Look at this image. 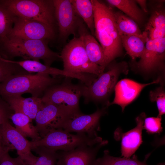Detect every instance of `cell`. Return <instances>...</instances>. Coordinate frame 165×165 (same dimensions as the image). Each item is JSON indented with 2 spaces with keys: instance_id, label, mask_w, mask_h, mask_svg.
<instances>
[{
  "instance_id": "obj_10",
  "label": "cell",
  "mask_w": 165,
  "mask_h": 165,
  "mask_svg": "<svg viewBox=\"0 0 165 165\" xmlns=\"http://www.w3.org/2000/svg\"><path fill=\"white\" fill-rule=\"evenodd\" d=\"M165 55V37L148 39L139 60L134 63L135 67L145 74L161 70L164 68Z\"/></svg>"
},
{
  "instance_id": "obj_27",
  "label": "cell",
  "mask_w": 165,
  "mask_h": 165,
  "mask_svg": "<svg viewBox=\"0 0 165 165\" xmlns=\"http://www.w3.org/2000/svg\"><path fill=\"white\" fill-rule=\"evenodd\" d=\"M119 35H141L142 32L138 25L120 11L114 13Z\"/></svg>"
},
{
  "instance_id": "obj_23",
  "label": "cell",
  "mask_w": 165,
  "mask_h": 165,
  "mask_svg": "<svg viewBox=\"0 0 165 165\" xmlns=\"http://www.w3.org/2000/svg\"><path fill=\"white\" fill-rule=\"evenodd\" d=\"M9 119L12 120L16 129L25 138H31L32 141L41 138L35 126L32 123L33 120L27 116L20 112H15Z\"/></svg>"
},
{
  "instance_id": "obj_1",
  "label": "cell",
  "mask_w": 165,
  "mask_h": 165,
  "mask_svg": "<svg viewBox=\"0 0 165 165\" xmlns=\"http://www.w3.org/2000/svg\"><path fill=\"white\" fill-rule=\"evenodd\" d=\"M91 1L94 12V36L103 48L107 67L122 55L121 38L112 8L99 1Z\"/></svg>"
},
{
  "instance_id": "obj_11",
  "label": "cell",
  "mask_w": 165,
  "mask_h": 165,
  "mask_svg": "<svg viewBox=\"0 0 165 165\" xmlns=\"http://www.w3.org/2000/svg\"><path fill=\"white\" fill-rule=\"evenodd\" d=\"M53 1L60 39L65 41L71 35L77 37L79 28L82 21L75 12L71 0Z\"/></svg>"
},
{
  "instance_id": "obj_12",
  "label": "cell",
  "mask_w": 165,
  "mask_h": 165,
  "mask_svg": "<svg viewBox=\"0 0 165 165\" xmlns=\"http://www.w3.org/2000/svg\"><path fill=\"white\" fill-rule=\"evenodd\" d=\"M1 130L4 147L10 150L16 149L18 156L27 165H34L37 157L31 153V141L12 125L9 120L1 125Z\"/></svg>"
},
{
  "instance_id": "obj_30",
  "label": "cell",
  "mask_w": 165,
  "mask_h": 165,
  "mask_svg": "<svg viewBox=\"0 0 165 165\" xmlns=\"http://www.w3.org/2000/svg\"><path fill=\"white\" fill-rule=\"evenodd\" d=\"M28 73L18 65L0 57V83L12 75Z\"/></svg>"
},
{
  "instance_id": "obj_2",
  "label": "cell",
  "mask_w": 165,
  "mask_h": 165,
  "mask_svg": "<svg viewBox=\"0 0 165 165\" xmlns=\"http://www.w3.org/2000/svg\"><path fill=\"white\" fill-rule=\"evenodd\" d=\"M61 80L41 73L12 75L0 83V96L4 98L28 93L32 97H39L48 88L58 84Z\"/></svg>"
},
{
  "instance_id": "obj_22",
  "label": "cell",
  "mask_w": 165,
  "mask_h": 165,
  "mask_svg": "<svg viewBox=\"0 0 165 165\" xmlns=\"http://www.w3.org/2000/svg\"><path fill=\"white\" fill-rule=\"evenodd\" d=\"M120 35L123 47L127 53L134 60L140 57L145 49V45L148 38L144 31L141 35Z\"/></svg>"
},
{
  "instance_id": "obj_29",
  "label": "cell",
  "mask_w": 165,
  "mask_h": 165,
  "mask_svg": "<svg viewBox=\"0 0 165 165\" xmlns=\"http://www.w3.org/2000/svg\"><path fill=\"white\" fill-rule=\"evenodd\" d=\"M31 150L39 155L34 165H56L58 156L56 151L42 146L33 148Z\"/></svg>"
},
{
  "instance_id": "obj_13",
  "label": "cell",
  "mask_w": 165,
  "mask_h": 165,
  "mask_svg": "<svg viewBox=\"0 0 165 165\" xmlns=\"http://www.w3.org/2000/svg\"><path fill=\"white\" fill-rule=\"evenodd\" d=\"M9 36L50 40L55 38V32L54 27L37 20L16 16L13 28L8 37Z\"/></svg>"
},
{
  "instance_id": "obj_31",
  "label": "cell",
  "mask_w": 165,
  "mask_h": 165,
  "mask_svg": "<svg viewBox=\"0 0 165 165\" xmlns=\"http://www.w3.org/2000/svg\"><path fill=\"white\" fill-rule=\"evenodd\" d=\"M151 102L156 101L158 110V117H161L165 113V92L164 87L160 86L149 93Z\"/></svg>"
},
{
  "instance_id": "obj_7",
  "label": "cell",
  "mask_w": 165,
  "mask_h": 165,
  "mask_svg": "<svg viewBox=\"0 0 165 165\" xmlns=\"http://www.w3.org/2000/svg\"><path fill=\"white\" fill-rule=\"evenodd\" d=\"M103 140L99 136L91 138L85 134H72L61 129H56L50 130L39 140L31 143V149L42 146L56 151H68L82 145H94Z\"/></svg>"
},
{
  "instance_id": "obj_5",
  "label": "cell",
  "mask_w": 165,
  "mask_h": 165,
  "mask_svg": "<svg viewBox=\"0 0 165 165\" xmlns=\"http://www.w3.org/2000/svg\"><path fill=\"white\" fill-rule=\"evenodd\" d=\"M107 66V71L101 73L90 85H84L82 96L85 103L105 101L106 105L108 102L107 100L114 90L119 76L128 72V65L125 61H112Z\"/></svg>"
},
{
  "instance_id": "obj_38",
  "label": "cell",
  "mask_w": 165,
  "mask_h": 165,
  "mask_svg": "<svg viewBox=\"0 0 165 165\" xmlns=\"http://www.w3.org/2000/svg\"></svg>"
},
{
  "instance_id": "obj_35",
  "label": "cell",
  "mask_w": 165,
  "mask_h": 165,
  "mask_svg": "<svg viewBox=\"0 0 165 165\" xmlns=\"http://www.w3.org/2000/svg\"><path fill=\"white\" fill-rule=\"evenodd\" d=\"M135 1L137 3L140 5L141 10L145 13H147L148 12L146 0H136Z\"/></svg>"
},
{
  "instance_id": "obj_21",
  "label": "cell",
  "mask_w": 165,
  "mask_h": 165,
  "mask_svg": "<svg viewBox=\"0 0 165 165\" xmlns=\"http://www.w3.org/2000/svg\"><path fill=\"white\" fill-rule=\"evenodd\" d=\"M6 59L9 62L18 65L29 73H41L51 75L53 77L61 75L67 77L76 79L80 81H82L84 79V77L82 75L72 74L63 70L52 67L42 64L39 61L28 60L16 61Z\"/></svg>"
},
{
  "instance_id": "obj_3",
  "label": "cell",
  "mask_w": 165,
  "mask_h": 165,
  "mask_svg": "<svg viewBox=\"0 0 165 165\" xmlns=\"http://www.w3.org/2000/svg\"><path fill=\"white\" fill-rule=\"evenodd\" d=\"M49 41L9 36L0 43L5 56L21 57L24 60H42L44 64L50 66L54 61L61 59L60 54L50 49Z\"/></svg>"
},
{
  "instance_id": "obj_34",
  "label": "cell",
  "mask_w": 165,
  "mask_h": 165,
  "mask_svg": "<svg viewBox=\"0 0 165 165\" xmlns=\"http://www.w3.org/2000/svg\"><path fill=\"white\" fill-rule=\"evenodd\" d=\"M13 112L8 104L0 97V126L9 120Z\"/></svg>"
},
{
  "instance_id": "obj_14",
  "label": "cell",
  "mask_w": 165,
  "mask_h": 165,
  "mask_svg": "<svg viewBox=\"0 0 165 165\" xmlns=\"http://www.w3.org/2000/svg\"><path fill=\"white\" fill-rule=\"evenodd\" d=\"M107 140L93 145H82L70 151L58 153L57 165H94L100 149L108 143Z\"/></svg>"
},
{
  "instance_id": "obj_6",
  "label": "cell",
  "mask_w": 165,
  "mask_h": 165,
  "mask_svg": "<svg viewBox=\"0 0 165 165\" xmlns=\"http://www.w3.org/2000/svg\"><path fill=\"white\" fill-rule=\"evenodd\" d=\"M0 2L17 17L37 20L53 27L56 23L53 0H4Z\"/></svg>"
},
{
  "instance_id": "obj_24",
  "label": "cell",
  "mask_w": 165,
  "mask_h": 165,
  "mask_svg": "<svg viewBox=\"0 0 165 165\" xmlns=\"http://www.w3.org/2000/svg\"><path fill=\"white\" fill-rule=\"evenodd\" d=\"M110 5L118 9L138 25L142 24L145 19V13L134 0H107Z\"/></svg>"
},
{
  "instance_id": "obj_20",
  "label": "cell",
  "mask_w": 165,
  "mask_h": 165,
  "mask_svg": "<svg viewBox=\"0 0 165 165\" xmlns=\"http://www.w3.org/2000/svg\"><path fill=\"white\" fill-rule=\"evenodd\" d=\"M15 112L22 113L32 120H34L36 114L43 105L41 98L33 97L24 98L18 96L2 98Z\"/></svg>"
},
{
  "instance_id": "obj_25",
  "label": "cell",
  "mask_w": 165,
  "mask_h": 165,
  "mask_svg": "<svg viewBox=\"0 0 165 165\" xmlns=\"http://www.w3.org/2000/svg\"><path fill=\"white\" fill-rule=\"evenodd\" d=\"M76 14L85 22L90 33L94 37L95 26L93 4L90 0H71Z\"/></svg>"
},
{
  "instance_id": "obj_32",
  "label": "cell",
  "mask_w": 165,
  "mask_h": 165,
  "mask_svg": "<svg viewBox=\"0 0 165 165\" xmlns=\"http://www.w3.org/2000/svg\"><path fill=\"white\" fill-rule=\"evenodd\" d=\"M161 121V117H146L144 119L143 129L149 134H160L163 131Z\"/></svg>"
},
{
  "instance_id": "obj_16",
  "label": "cell",
  "mask_w": 165,
  "mask_h": 165,
  "mask_svg": "<svg viewBox=\"0 0 165 165\" xmlns=\"http://www.w3.org/2000/svg\"><path fill=\"white\" fill-rule=\"evenodd\" d=\"M146 117V115L144 112L140 114L135 119V127L126 132H121L119 129L115 131L114 137H120L117 140H121L122 157L130 158L142 143V131L144 119Z\"/></svg>"
},
{
  "instance_id": "obj_17",
  "label": "cell",
  "mask_w": 165,
  "mask_h": 165,
  "mask_svg": "<svg viewBox=\"0 0 165 165\" xmlns=\"http://www.w3.org/2000/svg\"><path fill=\"white\" fill-rule=\"evenodd\" d=\"M165 0H151L147 4L150 16L144 31L148 39L165 37Z\"/></svg>"
},
{
  "instance_id": "obj_33",
  "label": "cell",
  "mask_w": 165,
  "mask_h": 165,
  "mask_svg": "<svg viewBox=\"0 0 165 165\" xmlns=\"http://www.w3.org/2000/svg\"><path fill=\"white\" fill-rule=\"evenodd\" d=\"M9 150L6 148L0 156V165H27L19 156L13 158L9 153Z\"/></svg>"
},
{
  "instance_id": "obj_15",
  "label": "cell",
  "mask_w": 165,
  "mask_h": 165,
  "mask_svg": "<svg viewBox=\"0 0 165 165\" xmlns=\"http://www.w3.org/2000/svg\"><path fill=\"white\" fill-rule=\"evenodd\" d=\"M160 78L151 82L141 83L130 79H125L119 81L114 88L115 96L113 101H108V107L111 105L116 104L120 106L123 112L126 107L133 102L146 86L153 84L158 83Z\"/></svg>"
},
{
  "instance_id": "obj_36",
  "label": "cell",
  "mask_w": 165,
  "mask_h": 165,
  "mask_svg": "<svg viewBox=\"0 0 165 165\" xmlns=\"http://www.w3.org/2000/svg\"><path fill=\"white\" fill-rule=\"evenodd\" d=\"M6 148L4 146L2 136L1 125L0 126V156L4 152Z\"/></svg>"
},
{
  "instance_id": "obj_28",
  "label": "cell",
  "mask_w": 165,
  "mask_h": 165,
  "mask_svg": "<svg viewBox=\"0 0 165 165\" xmlns=\"http://www.w3.org/2000/svg\"><path fill=\"white\" fill-rule=\"evenodd\" d=\"M16 17L12 12L0 2V43L9 35Z\"/></svg>"
},
{
  "instance_id": "obj_9",
  "label": "cell",
  "mask_w": 165,
  "mask_h": 165,
  "mask_svg": "<svg viewBox=\"0 0 165 165\" xmlns=\"http://www.w3.org/2000/svg\"><path fill=\"white\" fill-rule=\"evenodd\" d=\"M84 85L82 83L74 84L66 79L48 88L41 97L42 101L61 107L72 113L79 112V101Z\"/></svg>"
},
{
  "instance_id": "obj_19",
  "label": "cell",
  "mask_w": 165,
  "mask_h": 165,
  "mask_svg": "<svg viewBox=\"0 0 165 165\" xmlns=\"http://www.w3.org/2000/svg\"><path fill=\"white\" fill-rule=\"evenodd\" d=\"M78 35L83 41L87 55L90 61L104 70L106 66L103 48L94 37L88 31L83 22L79 28Z\"/></svg>"
},
{
  "instance_id": "obj_37",
  "label": "cell",
  "mask_w": 165,
  "mask_h": 165,
  "mask_svg": "<svg viewBox=\"0 0 165 165\" xmlns=\"http://www.w3.org/2000/svg\"><path fill=\"white\" fill-rule=\"evenodd\" d=\"M0 57H2L1 50H0Z\"/></svg>"
},
{
  "instance_id": "obj_8",
  "label": "cell",
  "mask_w": 165,
  "mask_h": 165,
  "mask_svg": "<svg viewBox=\"0 0 165 165\" xmlns=\"http://www.w3.org/2000/svg\"><path fill=\"white\" fill-rule=\"evenodd\" d=\"M107 107L98 108L90 114H85L80 111L68 114L58 120L52 129H61L68 132L84 134L95 138L98 136L97 132L100 130V120L106 114Z\"/></svg>"
},
{
  "instance_id": "obj_18",
  "label": "cell",
  "mask_w": 165,
  "mask_h": 165,
  "mask_svg": "<svg viewBox=\"0 0 165 165\" xmlns=\"http://www.w3.org/2000/svg\"><path fill=\"white\" fill-rule=\"evenodd\" d=\"M71 113L65 108L56 105L43 102L42 106L34 119L35 127L41 138L51 130L60 118Z\"/></svg>"
},
{
  "instance_id": "obj_4",
  "label": "cell",
  "mask_w": 165,
  "mask_h": 165,
  "mask_svg": "<svg viewBox=\"0 0 165 165\" xmlns=\"http://www.w3.org/2000/svg\"><path fill=\"white\" fill-rule=\"evenodd\" d=\"M60 56L63 62V70L67 72L98 76L104 71L90 61L79 36L74 37L71 40L63 49Z\"/></svg>"
},
{
  "instance_id": "obj_26",
  "label": "cell",
  "mask_w": 165,
  "mask_h": 165,
  "mask_svg": "<svg viewBox=\"0 0 165 165\" xmlns=\"http://www.w3.org/2000/svg\"><path fill=\"white\" fill-rule=\"evenodd\" d=\"M150 154H147L144 160L142 161L139 160L135 155L131 158L116 157L111 156L108 150H105L102 157L96 159L94 165H148L146 161ZM157 165L165 164L164 163H161Z\"/></svg>"
}]
</instances>
